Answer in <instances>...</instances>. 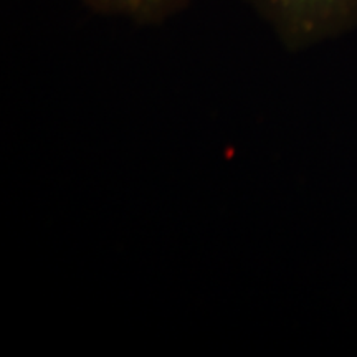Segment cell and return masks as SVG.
Wrapping results in <instances>:
<instances>
[{"label": "cell", "instance_id": "1", "mask_svg": "<svg viewBox=\"0 0 357 357\" xmlns=\"http://www.w3.org/2000/svg\"><path fill=\"white\" fill-rule=\"evenodd\" d=\"M293 52L337 38L357 26V0H245Z\"/></svg>", "mask_w": 357, "mask_h": 357}, {"label": "cell", "instance_id": "2", "mask_svg": "<svg viewBox=\"0 0 357 357\" xmlns=\"http://www.w3.org/2000/svg\"><path fill=\"white\" fill-rule=\"evenodd\" d=\"M88 10L102 17L129 20L137 25H155L177 15L190 0H82Z\"/></svg>", "mask_w": 357, "mask_h": 357}]
</instances>
